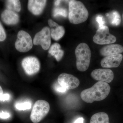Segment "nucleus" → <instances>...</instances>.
Masks as SVG:
<instances>
[{
    "mask_svg": "<svg viewBox=\"0 0 123 123\" xmlns=\"http://www.w3.org/2000/svg\"><path fill=\"white\" fill-rule=\"evenodd\" d=\"M111 91L110 85L106 82L98 81L93 86L82 91L81 99L87 103L102 101L109 95Z\"/></svg>",
    "mask_w": 123,
    "mask_h": 123,
    "instance_id": "nucleus-1",
    "label": "nucleus"
},
{
    "mask_svg": "<svg viewBox=\"0 0 123 123\" xmlns=\"http://www.w3.org/2000/svg\"><path fill=\"white\" fill-rule=\"evenodd\" d=\"M89 12L84 4L79 1L70 0L69 4L68 19L71 23L80 24L88 19Z\"/></svg>",
    "mask_w": 123,
    "mask_h": 123,
    "instance_id": "nucleus-2",
    "label": "nucleus"
},
{
    "mask_svg": "<svg viewBox=\"0 0 123 123\" xmlns=\"http://www.w3.org/2000/svg\"><path fill=\"white\" fill-rule=\"evenodd\" d=\"M76 58V67L81 72L87 70L90 64L91 51L89 47L85 43L78 45L75 50Z\"/></svg>",
    "mask_w": 123,
    "mask_h": 123,
    "instance_id": "nucleus-3",
    "label": "nucleus"
},
{
    "mask_svg": "<svg viewBox=\"0 0 123 123\" xmlns=\"http://www.w3.org/2000/svg\"><path fill=\"white\" fill-rule=\"evenodd\" d=\"M50 109L48 102L43 100H38L34 104L31 111V120L34 123H39L47 115Z\"/></svg>",
    "mask_w": 123,
    "mask_h": 123,
    "instance_id": "nucleus-4",
    "label": "nucleus"
},
{
    "mask_svg": "<svg viewBox=\"0 0 123 123\" xmlns=\"http://www.w3.org/2000/svg\"><path fill=\"white\" fill-rule=\"evenodd\" d=\"M93 40L95 43L103 45L114 43L117 39L115 36L110 34L108 27L105 25L97 30Z\"/></svg>",
    "mask_w": 123,
    "mask_h": 123,
    "instance_id": "nucleus-5",
    "label": "nucleus"
},
{
    "mask_svg": "<svg viewBox=\"0 0 123 123\" xmlns=\"http://www.w3.org/2000/svg\"><path fill=\"white\" fill-rule=\"evenodd\" d=\"M33 45L32 39L29 33L23 31H18L15 43V48L18 51L27 52L31 49Z\"/></svg>",
    "mask_w": 123,
    "mask_h": 123,
    "instance_id": "nucleus-6",
    "label": "nucleus"
},
{
    "mask_svg": "<svg viewBox=\"0 0 123 123\" xmlns=\"http://www.w3.org/2000/svg\"><path fill=\"white\" fill-rule=\"evenodd\" d=\"M33 43L35 45H40L44 50L49 48L51 43L50 29L45 27L36 34Z\"/></svg>",
    "mask_w": 123,
    "mask_h": 123,
    "instance_id": "nucleus-7",
    "label": "nucleus"
},
{
    "mask_svg": "<svg viewBox=\"0 0 123 123\" xmlns=\"http://www.w3.org/2000/svg\"><path fill=\"white\" fill-rule=\"evenodd\" d=\"M22 66L25 72L29 75H34L40 69V63L37 58L34 56H28L22 62Z\"/></svg>",
    "mask_w": 123,
    "mask_h": 123,
    "instance_id": "nucleus-8",
    "label": "nucleus"
},
{
    "mask_svg": "<svg viewBox=\"0 0 123 123\" xmlns=\"http://www.w3.org/2000/svg\"><path fill=\"white\" fill-rule=\"evenodd\" d=\"M57 82L60 85L67 90L75 89L80 84L78 78L73 75L67 73L61 74L58 77Z\"/></svg>",
    "mask_w": 123,
    "mask_h": 123,
    "instance_id": "nucleus-9",
    "label": "nucleus"
},
{
    "mask_svg": "<svg viewBox=\"0 0 123 123\" xmlns=\"http://www.w3.org/2000/svg\"><path fill=\"white\" fill-rule=\"evenodd\" d=\"M93 79L98 81L110 83L114 78V74L111 69H98L93 70L91 73Z\"/></svg>",
    "mask_w": 123,
    "mask_h": 123,
    "instance_id": "nucleus-10",
    "label": "nucleus"
},
{
    "mask_svg": "<svg viewBox=\"0 0 123 123\" xmlns=\"http://www.w3.org/2000/svg\"><path fill=\"white\" fill-rule=\"evenodd\" d=\"M123 57L121 54L106 56L101 60V66L105 68H117L121 63Z\"/></svg>",
    "mask_w": 123,
    "mask_h": 123,
    "instance_id": "nucleus-11",
    "label": "nucleus"
},
{
    "mask_svg": "<svg viewBox=\"0 0 123 123\" xmlns=\"http://www.w3.org/2000/svg\"><path fill=\"white\" fill-rule=\"evenodd\" d=\"M48 23L50 27L51 37L53 39L57 41L63 37L65 33L63 27L59 25L51 19L48 20Z\"/></svg>",
    "mask_w": 123,
    "mask_h": 123,
    "instance_id": "nucleus-12",
    "label": "nucleus"
},
{
    "mask_svg": "<svg viewBox=\"0 0 123 123\" xmlns=\"http://www.w3.org/2000/svg\"><path fill=\"white\" fill-rule=\"evenodd\" d=\"M47 0H29L28 9L31 13L35 15L40 14L46 5Z\"/></svg>",
    "mask_w": 123,
    "mask_h": 123,
    "instance_id": "nucleus-13",
    "label": "nucleus"
},
{
    "mask_svg": "<svg viewBox=\"0 0 123 123\" xmlns=\"http://www.w3.org/2000/svg\"><path fill=\"white\" fill-rule=\"evenodd\" d=\"M123 52V46L117 44H108L100 50L101 55L105 57Z\"/></svg>",
    "mask_w": 123,
    "mask_h": 123,
    "instance_id": "nucleus-14",
    "label": "nucleus"
},
{
    "mask_svg": "<svg viewBox=\"0 0 123 123\" xmlns=\"http://www.w3.org/2000/svg\"><path fill=\"white\" fill-rule=\"evenodd\" d=\"M1 20L8 25H14L17 24L19 21L18 15L16 12L6 9L1 14Z\"/></svg>",
    "mask_w": 123,
    "mask_h": 123,
    "instance_id": "nucleus-15",
    "label": "nucleus"
},
{
    "mask_svg": "<svg viewBox=\"0 0 123 123\" xmlns=\"http://www.w3.org/2000/svg\"><path fill=\"white\" fill-rule=\"evenodd\" d=\"M60 45L57 43L52 44L49 51V53L53 56L57 61H59L63 56V50L61 49Z\"/></svg>",
    "mask_w": 123,
    "mask_h": 123,
    "instance_id": "nucleus-16",
    "label": "nucleus"
},
{
    "mask_svg": "<svg viewBox=\"0 0 123 123\" xmlns=\"http://www.w3.org/2000/svg\"><path fill=\"white\" fill-rule=\"evenodd\" d=\"M108 115L105 112H98L93 115L91 118L90 123H109Z\"/></svg>",
    "mask_w": 123,
    "mask_h": 123,
    "instance_id": "nucleus-17",
    "label": "nucleus"
},
{
    "mask_svg": "<svg viewBox=\"0 0 123 123\" xmlns=\"http://www.w3.org/2000/svg\"><path fill=\"white\" fill-rule=\"evenodd\" d=\"M106 16L108 18L110 23L113 26L119 25L121 22V17L118 12L116 11H113L106 14Z\"/></svg>",
    "mask_w": 123,
    "mask_h": 123,
    "instance_id": "nucleus-18",
    "label": "nucleus"
},
{
    "mask_svg": "<svg viewBox=\"0 0 123 123\" xmlns=\"http://www.w3.org/2000/svg\"><path fill=\"white\" fill-rule=\"evenodd\" d=\"M6 6L7 9L15 12H20L21 10V2L18 0H6Z\"/></svg>",
    "mask_w": 123,
    "mask_h": 123,
    "instance_id": "nucleus-19",
    "label": "nucleus"
},
{
    "mask_svg": "<svg viewBox=\"0 0 123 123\" xmlns=\"http://www.w3.org/2000/svg\"><path fill=\"white\" fill-rule=\"evenodd\" d=\"M53 14L54 17L62 16L66 17L68 15V11L66 9L62 8H55L53 10Z\"/></svg>",
    "mask_w": 123,
    "mask_h": 123,
    "instance_id": "nucleus-20",
    "label": "nucleus"
},
{
    "mask_svg": "<svg viewBox=\"0 0 123 123\" xmlns=\"http://www.w3.org/2000/svg\"><path fill=\"white\" fill-rule=\"evenodd\" d=\"M15 107L18 110L24 111L31 109V103L27 102L23 103H18L15 105Z\"/></svg>",
    "mask_w": 123,
    "mask_h": 123,
    "instance_id": "nucleus-21",
    "label": "nucleus"
},
{
    "mask_svg": "<svg viewBox=\"0 0 123 123\" xmlns=\"http://www.w3.org/2000/svg\"><path fill=\"white\" fill-rule=\"evenodd\" d=\"M6 37L5 31L0 22V42L4 41L6 39Z\"/></svg>",
    "mask_w": 123,
    "mask_h": 123,
    "instance_id": "nucleus-22",
    "label": "nucleus"
},
{
    "mask_svg": "<svg viewBox=\"0 0 123 123\" xmlns=\"http://www.w3.org/2000/svg\"><path fill=\"white\" fill-rule=\"evenodd\" d=\"M96 21L99 24V28L104 26L105 24V21L103 16L101 15H98L95 18Z\"/></svg>",
    "mask_w": 123,
    "mask_h": 123,
    "instance_id": "nucleus-23",
    "label": "nucleus"
},
{
    "mask_svg": "<svg viewBox=\"0 0 123 123\" xmlns=\"http://www.w3.org/2000/svg\"><path fill=\"white\" fill-rule=\"evenodd\" d=\"M55 90L57 92L62 93H65V92H66L67 90L66 89L63 87V86H61L59 84V85H56L55 86Z\"/></svg>",
    "mask_w": 123,
    "mask_h": 123,
    "instance_id": "nucleus-24",
    "label": "nucleus"
},
{
    "mask_svg": "<svg viewBox=\"0 0 123 123\" xmlns=\"http://www.w3.org/2000/svg\"><path fill=\"white\" fill-rule=\"evenodd\" d=\"M10 98V95L8 93L3 94L0 98V101L4 102L8 101Z\"/></svg>",
    "mask_w": 123,
    "mask_h": 123,
    "instance_id": "nucleus-25",
    "label": "nucleus"
},
{
    "mask_svg": "<svg viewBox=\"0 0 123 123\" xmlns=\"http://www.w3.org/2000/svg\"><path fill=\"white\" fill-rule=\"evenodd\" d=\"M10 115L8 112L1 111L0 112V118L2 119H7L10 117Z\"/></svg>",
    "mask_w": 123,
    "mask_h": 123,
    "instance_id": "nucleus-26",
    "label": "nucleus"
},
{
    "mask_svg": "<svg viewBox=\"0 0 123 123\" xmlns=\"http://www.w3.org/2000/svg\"><path fill=\"white\" fill-rule=\"evenodd\" d=\"M84 118L82 117H80L76 120L74 123H84Z\"/></svg>",
    "mask_w": 123,
    "mask_h": 123,
    "instance_id": "nucleus-27",
    "label": "nucleus"
},
{
    "mask_svg": "<svg viewBox=\"0 0 123 123\" xmlns=\"http://www.w3.org/2000/svg\"><path fill=\"white\" fill-rule=\"evenodd\" d=\"M61 1L59 0H56L55 1V6H58L59 5H60V3Z\"/></svg>",
    "mask_w": 123,
    "mask_h": 123,
    "instance_id": "nucleus-28",
    "label": "nucleus"
},
{
    "mask_svg": "<svg viewBox=\"0 0 123 123\" xmlns=\"http://www.w3.org/2000/svg\"><path fill=\"white\" fill-rule=\"evenodd\" d=\"M3 94V91L2 88L0 86V98L1 97V95Z\"/></svg>",
    "mask_w": 123,
    "mask_h": 123,
    "instance_id": "nucleus-29",
    "label": "nucleus"
},
{
    "mask_svg": "<svg viewBox=\"0 0 123 123\" xmlns=\"http://www.w3.org/2000/svg\"></svg>",
    "mask_w": 123,
    "mask_h": 123,
    "instance_id": "nucleus-30",
    "label": "nucleus"
}]
</instances>
